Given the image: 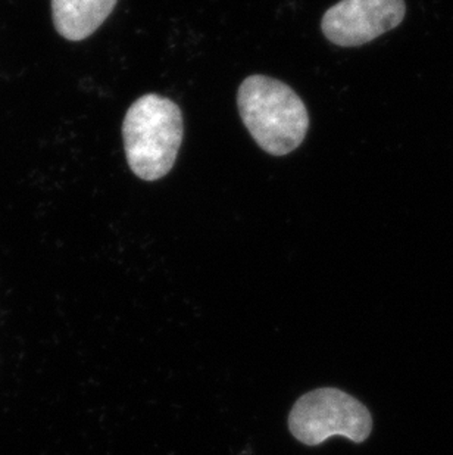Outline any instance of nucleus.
Instances as JSON below:
<instances>
[{
	"mask_svg": "<svg viewBox=\"0 0 453 455\" xmlns=\"http://www.w3.org/2000/svg\"><path fill=\"white\" fill-rule=\"evenodd\" d=\"M183 133V114L176 102L156 93L139 98L123 123L130 170L146 181L167 176L176 164Z\"/></svg>",
	"mask_w": 453,
	"mask_h": 455,
	"instance_id": "obj_2",
	"label": "nucleus"
},
{
	"mask_svg": "<svg viewBox=\"0 0 453 455\" xmlns=\"http://www.w3.org/2000/svg\"><path fill=\"white\" fill-rule=\"evenodd\" d=\"M118 0H52V18L58 33L69 42L93 35L111 15Z\"/></svg>",
	"mask_w": 453,
	"mask_h": 455,
	"instance_id": "obj_5",
	"label": "nucleus"
},
{
	"mask_svg": "<svg viewBox=\"0 0 453 455\" xmlns=\"http://www.w3.org/2000/svg\"><path fill=\"white\" fill-rule=\"evenodd\" d=\"M405 15V0H340L324 13L321 30L336 46L358 48L396 28Z\"/></svg>",
	"mask_w": 453,
	"mask_h": 455,
	"instance_id": "obj_4",
	"label": "nucleus"
},
{
	"mask_svg": "<svg viewBox=\"0 0 453 455\" xmlns=\"http://www.w3.org/2000/svg\"><path fill=\"white\" fill-rule=\"evenodd\" d=\"M289 427L299 443L315 447L333 436L361 443L371 435L372 417L368 408L346 392L321 387L296 401Z\"/></svg>",
	"mask_w": 453,
	"mask_h": 455,
	"instance_id": "obj_3",
	"label": "nucleus"
},
{
	"mask_svg": "<svg viewBox=\"0 0 453 455\" xmlns=\"http://www.w3.org/2000/svg\"><path fill=\"white\" fill-rule=\"evenodd\" d=\"M240 116L262 151L274 156L290 154L302 145L309 129L308 109L286 83L250 76L237 93Z\"/></svg>",
	"mask_w": 453,
	"mask_h": 455,
	"instance_id": "obj_1",
	"label": "nucleus"
}]
</instances>
